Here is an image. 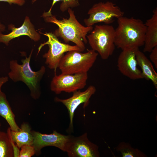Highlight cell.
Masks as SVG:
<instances>
[{"label": "cell", "mask_w": 157, "mask_h": 157, "mask_svg": "<svg viewBox=\"0 0 157 157\" xmlns=\"http://www.w3.org/2000/svg\"><path fill=\"white\" fill-rule=\"evenodd\" d=\"M88 14V17L83 21L86 26H89L99 23L109 24L114 18L124 16V12L115 4L108 1L94 4L89 10Z\"/></svg>", "instance_id": "obj_6"}, {"label": "cell", "mask_w": 157, "mask_h": 157, "mask_svg": "<svg viewBox=\"0 0 157 157\" xmlns=\"http://www.w3.org/2000/svg\"><path fill=\"white\" fill-rule=\"evenodd\" d=\"M36 0H32V1H33V2H35V1Z\"/></svg>", "instance_id": "obj_27"}, {"label": "cell", "mask_w": 157, "mask_h": 157, "mask_svg": "<svg viewBox=\"0 0 157 157\" xmlns=\"http://www.w3.org/2000/svg\"><path fill=\"white\" fill-rule=\"evenodd\" d=\"M5 30V26L2 24H1L0 22V31H3Z\"/></svg>", "instance_id": "obj_26"}, {"label": "cell", "mask_w": 157, "mask_h": 157, "mask_svg": "<svg viewBox=\"0 0 157 157\" xmlns=\"http://www.w3.org/2000/svg\"><path fill=\"white\" fill-rule=\"evenodd\" d=\"M135 54L138 65L141 68L144 78L151 81L157 89V73L151 61L139 48L136 50Z\"/></svg>", "instance_id": "obj_15"}, {"label": "cell", "mask_w": 157, "mask_h": 157, "mask_svg": "<svg viewBox=\"0 0 157 157\" xmlns=\"http://www.w3.org/2000/svg\"><path fill=\"white\" fill-rule=\"evenodd\" d=\"M90 32L87 38L92 49L102 59H108L115 49V29L109 24L96 25Z\"/></svg>", "instance_id": "obj_4"}, {"label": "cell", "mask_w": 157, "mask_h": 157, "mask_svg": "<svg viewBox=\"0 0 157 157\" xmlns=\"http://www.w3.org/2000/svg\"><path fill=\"white\" fill-rule=\"evenodd\" d=\"M98 55L92 49L85 53L78 50L69 51L63 56L58 68L63 74L88 73L96 61Z\"/></svg>", "instance_id": "obj_5"}, {"label": "cell", "mask_w": 157, "mask_h": 157, "mask_svg": "<svg viewBox=\"0 0 157 157\" xmlns=\"http://www.w3.org/2000/svg\"><path fill=\"white\" fill-rule=\"evenodd\" d=\"M115 44L122 50L144 45L146 26L140 19L123 16L117 19Z\"/></svg>", "instance_id": "obj_2"}, {"label": "cell", "mask_w": 157, "mask_h": 157, "mask_svg": "<svg viewBox=\"0 0 157 157\" xmlns=\"http://www.w3.org/2000/svg\"><path fill=\"white\" fill-rule=\"evenodd\" d=\"M43 34L48 37V40L41 44L39 51L43 46L46 44L48 45L49 49L43 55V57L45 58V63L50 69H54L56 71L65 53L72 50L82 52L76 45H71L60 42L54 33H49Z\"/></svg>", "instance_id": "obj_7"}, {"label": "cell", "mask_w": 157, "mask_h": 157, "mask_svg": "<svg viewBox=\"0 0 157 157\" xmlns=\"http://www.w3.org/2000/svg\"><path fill=\"white\" fill-rule=\"evenodd\" d=\"M20 128L19 131H16L11 130L10 132L13 140L19 149L24 145H32L33 142V136L29 124L24 122Z\"/></svg>", "instance_id": "obj_17"}, {"label": "cell", "mask_w": 157, "mask_h": 157, "mask_svg": "<svg viewBox=\"0 0 157 157\" xmlns=\"http://www.w3.org/2000/svg\"><path fill=\"white\" fill-rule=\"evenodd\" d=\"M33 136L32 145L35 150V154L39 156L42 149L47 146H53L66 152L67 146L70 135H65L54 130L50 134H42L32 131Z\"/></svg>", "instance_id": "obj_10"}, {"label": "cell", "mask_w": 157, "mask_h": 157, "mask_svg": "<svg viewBox=\"0 0 157 157\" xmlns=\"http://www.w3.org/2000/svg\"><path fill=\"white\" fill-rule=\"evenodd\" d=\"M1 123L0 122V129H1Z\"/></svg>", "instance_id": "obj_28"}, {"label": "cell", "mask_w": 157, "mask_h": 157, "mask_svg": "<svg viewBox=\"0 0 157 157\" xmlns=\"http://www.w3.org/2000/svg\"><path fill=\"white\" fill-rule=\"evenodd\" d=\"M116 150L120 152L123 157H145L146 155L137 149H135L130 144L125 142L120 143L116 147Z\"/></svg>", "instance_id": "obj_19"}, {"label": "cell", "mask_w": 157, "mask_h": 157, "mask_svg": "<svg viewBox=\"0 0 157 157\" xmlns=\"http://www.w3.org/2000/svg\"><path fill=\"white\" fill-rule=\"evenodd\" d=\"M33 50L28 57L22 60V64H19L17 60L9 62L10 71L8 77L13 82L22 81L28 87L31 97L35 100L38 99L41 94L40 82L45 72L44 66H42L37 71H33L30 65V61Z\"/></svg>", "instance_id": "obj_3"}, {"label": "cell", "mask_w": 157, "mask_h": 157, "mask_svg": "<svg viewBox=\"0 0 157 157\" xmlns=\"http://www.w3.org/2000/svg\"><path fill=\"white\" fill-rule=\"evenodd\" d=\"M149 58L151 61L157 68V46L154 47L151 51Z\"/></svg>", "instance_id": "obj_23"}, {"label": "cell", "mask_w": 157, "mask_h": 157, "mask_svg": "<svg viewBox=\"0 0 157 157\" xmlns=\"http://www.w3.org/2000/svg\"><path fill=\"white\" fill-rule=\"evenodd\" d=\"M0 116L7 122L12 131H17L21 129L15 120V115L13 112L5 94L0 90Z\"/></svg>", "instance_id": "obj_16"}, {"label": "cell", "mask_w": 157, "mask_h": 157, "mask_svg": "<svg viewBox=\"0 0 157 157\" xmlns=\"http://www.w3.org/2000/svg\"><path fill=\"white\" fill-rule=\"evenodd\" d=\"M13 148L7 133L0 131V157H14Z\"/></svg>", "instance_id": "obj_18"}, {"label": "cell", "mask_w": 157, "mask_h": 157, "mask_svg": "<svg viewBox=\"0 0 157 157\" xmlns=\"http://www.w3.org/2000/svg\"><path fill=\"white\" fill-rule=\"evenodd\" d=\"M146 26L143 52H150L157 46V8L153 11L151 17L145 23Z\"/></svg>", "instance_id": "obj_14"}, {"label": "cell", "mask_w": 157, "mask_h": 157, "mask_svg": "<svg viewBox=\"0 0 157 157\" xmlns=\"http://www.w3.org/2000/svg\"><path fill=\"white\" fill-rule=\"evenodd\" d=\"M20 149L19 157H31L35 154V150L32 145H24Z\"/></svg>", "instance_id": "obj_21"}, {"label": "cell", "mask_w": 157, "mask_h": 157, "mask_svg": "<svg viewBox=\"0 0 157 157\" xmlns=\"http://www.w3.org/2000/svg\"><path fill=\"white\" fill-rule=\"evenodd\" d=\"M138 48L122 50L117 60L119 70L123 75L132 80L144 78L141 70L137 67L135 53Z\"/></svg>", "instance_id": "obj_12"}, {"label": "cell", "mask_w": 157, "mask_h": 157, "mask_svg": "<svg viewBox=\"0 0 157 157\" xmlns=\"http://www.w3.org/2000/svg\"><path fill=\"white\" fill-rule=\"evenodd\" d=\"M11 129L10 127H9L7 130V133L9 140L11 143V144L13 148L14 153V157H19L20 151V149L17 146L16 144L13 140L11 134Z\"/></svg>", "instance_id": "obj_22"}, {"label": "cell", "mask_w": 157, "mask_h": 157, "mask_svg": "<svg viewBox=\"0 0 157 157\" xmlns=\"http://www.w3.org/2000/svg\"><path fill=\"white\" fill-rule=\"evenodd\" d=\"M0 1L7 2L10 4L14 3L20 6L23 5L25 2L24 0H0Z\"/></svg>", "instance_id": "obj_24"}, {"label": "cell", "mask_w": 157, "mask_h": 157, "mask_svg": "<svg viewBox=\"0 0 157 157\" xmlns=\"http://www.w3.org/2000/svg\"><path fill=\"white\" fill-rule=\"evenodd\" d=\"M66 152L69 157H99L98 147L88 139L85 133L75 137L70 135Z\"/></svg>", "instance_id": "obj_9"}, {"label": "cell", "mask_w": 157, "mask_h": 157, "mask_svg": "<svg viewBox=\"0 0 157 157\" xmlns=\"http://www.w3.org/2000/svg\"><path fill=\"white\" fill-rule=\"evenodd\" d=\"M9 28L12 31L8 34H3L0 31V42L6 45L11 40L23 35L28 36L35 41L40 39V34L35 31L28 17H25L23 24L19 28H16L13 25H9Z\"/></svg>", "instance_id": "obj_13"}, {"label": "cell", "mask_w": 157, "mask_h": 157, "mask_svg": "<svg viewBox=\"0 0 157 157\" xmlns=\"http://www.w3.org/2000/svg\"><path fill=\"white\" fill-rule=\"evenodd\" d=\"M96 91L95 86L90 85L83 91H81L80 90L75 91L73 92L72 96L68 98L63 99L58 97L55 98V101L62 103L68 110L70 119L69 129L70 131H73V120L75 110L82 104H83L84 109L87 106L90 99Z\"/></svg>", "instance_id": "obj_11"}, {"label": "cell", "mask_w": 157, "mask_h": 157, "mask_svg": "<svg viewBox=\"0 0 157 157\" xmlns=\"http://www.w3.org/2000/svg\"><path fill=\"white\" fill-rule=\"evenodd\" d=\"M79 0H53L51 7L49 11L44 12L42 15L43 17H46L51 14V10L54 4L57 2L62 1L60 9L62 12L65 11L69 8L76 7L78 5Z\"/></svg>", "instance_id": "obj_20"}, {"label": "cell", "mask_w": 157, "mask_h": 157, "mask_svg": "<svg viewBox=\"0 0 157 157\" xmlns=\"http://www.w3.org/2000/svg\"><path fill=\"white\" fill-rule=\"evenodd\" d=\"M8 81V76H2L0 77V90L2 86Z\"/></svg>", "instance_id": "obj_25"}, {"label": "cell", "mask_w": 157, "mask_h": 157, "mask_svg": "<svg viewBox=\"0 0 157 157\" xmlns=\"http://www.w3.org/2000/svg\"><path fill=\"white\" fill-rule=\"evenodd\" d=\"M67 11L69 14L68 19L63 18L61 20H58L52 14L44 17L46 22L54 23L58 26L54 33L57 37L61 38L66 43L69 42H73L83 52L85 49L84 43L88 42L87 35L93 27L85 26L81 24L70 8Z\"/></svg>", "instance_id": "obj_1"}, {"label": "cell", "mask_w": 157, "mask_h": 157, "mask_svg": "<svg viewBox=\"0 0 157 157\" xmlns=\"http://www.w3.org/2000/svg\"><path fill=\"white\" fill-rule=\"evenodd\" d=\"M88 73L69 74H55L50 84L51 90L56 94L70 93L83 89L86 85Z\"/></svg>", "instance_id": "obj_8"}]
</instances>
